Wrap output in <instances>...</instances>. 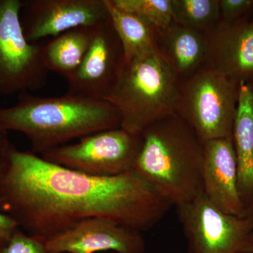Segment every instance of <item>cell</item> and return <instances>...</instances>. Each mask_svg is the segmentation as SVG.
I'll use <instances>...</instances> for the list:
<instances>
[{"instance_id":"1","label":"cell","mask_w":253,"mask_h":253,"mask_svg":"<svg viewBox=\"0 0 253 253\" xmlns=\"http://www.w3.org/2000/svg\"><path fill=\"white\" fill-rule=\"evenodd\" d=\"M171 206L134 171L89 175L14 146L0 171V208L26 234L44 243L91 217L142 232Z\"/></svg>"},{"instance_id":"2","label":"cell","mask_w":253,"mask_h":253,"mask_svg":"<svg viewBox=\"0 0 253 253\" xmlns=\"http://www.w3.org/2000/svg\"><path fill=\"white\" fill-rule=\"evenodd\" d=\"M121 114L107 101L66 94L41 97L18 94L14 106L0 108V126L22 133L35 152L44 154L74 139L121 127Z\"/></svg>"},{"instance_id":"3","label":"cell","mask_w":253,"mask_h":253,"mask_svg":"<svg viewBox=\"0 0 253 253\" xmlns=\"http://www.w3.org/2000/svg\"><path fill=\"white\" fill-rule=\"evenodd\" d=\"M133 171L172 206L204 194V143L177 114L157 121L142 133Z\"/></svg>"},{"instance_id":"4","label":"cell","mask_w":253,"mask_h":253,"mask_svg":"<svg viewBox=\"0 0 253 253\" xmlns=\"http://www.w3.org/2000/svg\"><path fill=\"white\" fill-rule=\"evenodd\" d=\"M179 78L154 51L125 63L106 101L121 114V127L140 134L160 120L176 114Z\"/></svg>"},{"instance_id":"5","label":"cell","mask_w":253,"mask_h":253,"mask_svg":"<svg viewBox=\"0 0 253 253\" xmlns=\"http://www.w3.org/2000/svg\"><path fill=\"white\" fill-rule=\"evenodd\" d=\"M239 84L205 65L179 81L176 113L203 143L232 137Z\"/></svg>"},{"instance_id":"6","label":"cell","mask_w":253,"mask_h":253,"mask_svg":"<svg viewBox=\"0 0 253 253\" xmlns=\"http://www.w3.org/2000/svg\"><path fill=\"white\" fill-rule=\"evenodd\" d=\"M21 0H0V95L41 89L49 71L43 45L26 39L21 22Z\"/></svg>"},{"instance_id":"7","label":"cell","mask_w":253,"mask_h":253,"mask_svg":"<svg viewBox=\"0 0 253 253\" xmlns=\"http://www.w3.org/2000/svg\"><path fill=\"white\" fill-rule=\"evenodd\" d=\"M141 143V134H131L119 127L84 136L77 143L63 145L41 156L89 175L117 176L133 171Z\"/></svg>"},{"instance_id":"8","label":"cell","mask_w":253,"mask_h":253,"mask_svg":"<svg viewBox=\"0 0 253 253\" xmlns=\"http://www.w3.org/2000/svg\"><path fill=\"white\" fill-rule=\"evenodd\" d=\"M189 253H253V221L223 212L202 194L176 206Z\"/></svg>"},{"instance_id":"9","label":"cell","mask_w":253,"mask_h":253,"mask_svg":"<svg viewBox=\"0 0 253 253\" xmlns=\"http://www.w3.org/2000/svg\"><path fill=\"white\" fill-rule=\"evenodd\" d=\"M125 65L122 44L110 18L95 26L89 49L77 72L68 81L66 94L106 101Z\"/></svg>"},{"instance_id":"10","label":"cell","mask_w":253,"mask_h":253,"mask_svg":"<svg viewBox=\"0 0 253 253\" xmlns=\"http://www.w3.org/2000/svg\"><path fill=\"white\" fill-rule=\"evenodd\" d=\"M109 18L106 0H26L21 10L23 33L33 43Z\"/></svg>"},{"instance_id":"11","label":"cell","mask_w":253,"mask_h":253,"mask_svg":"<svg viewBox=\"0 0 253 253\" xmlns=\"http://www.w3.org/2000/svg\"><path fill=\"white\" fill-rule=\"evenodd\" d=\"M44 244L47 253H144L146 251V241L141 231L99 217L79 221Z\"/></svg>"},{"instance_id":"12","label":"cell","mask_w":253,"mask_h":253,"mask_svg":"<svg viewBox=\"0 0 253 253\" xmlns=\"http://www.w3.org/2000/svg\"><path fill=\"white\" fill-rule=\"evenodd\" d=\"M206 65L239 82H253V22L246 17L219 21L206 33Z\"/></svg>"},{"instance_id":"13","label":"cell","mask_w":253,"mask_h":253,"mask_svg":"<svg viewBox=\"0 0 253 253\" xmlns=\"http://www.w3.org/2000/svg\"><path fill=\"white\" fill-rule=\"evenodd\" d=\"M204 194L223 212L245 217L238 185V164L233 137L204 143Z\"/></svg>"},{"instance_id":"14","label":"cell","mask_w":253,"mask_h":253,"mask_svg":"<svg viewBox=\"0 0 253 253\" xmlns=\"http://www.w3.org/2000/svg\"><path fill=\"white\" fill-rule=\"evenodd\" d=\"M156 51L181 81L206 65L207 36L173 20L158 29Z\"/></svg>"},{"instance_id":"15","label":"cell","mask_w":253,"mask_h":253,"mask_svg":"<svg viewBox=\"0 0 253 253\" xmlns=\"http://www.w3.org/2000/svg\"><path fill=\"white\" fill-rule=\"evenodd\" d=\"M232 137L239 194L246 211L253 203V82L240 83Z\"/></svg>"},{"instance_id":"16","label":"cell","mask_w":253,"mask_h":253,"mask_svg":"<svg viewBox=\"0 0 253 253\" xmlns=\"http://www.w3.org/2000/svg\"><path fill=\"white\" fill-rule=\"evenodd\" d=\"M96 26L75 28L43 44V61L48 71H54L69 81L84 60Z\"/></svg>"},{"instance_id":"17","label":"cell","mask_w":253,"mask_h":253,"mask_svg":"<svg viewBox=\"0 0 253 253\" xmlns=\"http://www.w3.org/2000/svg\"><path fill=\"white\" fill-rule=\"evenodd\" d=\"M110 20L122 44L125 63L156 51L157 28L137 15L119 9L106 0Z\"/></svg>"},{"instance_id":"18","label":"cell","mask_w":253,"mask_h":253,"mask_svg":"<svg viewBox=\"0 0 253 253\" xmlns=\"http://www.w3.org/2000/svg\"><path fill=\"white\" fill-rule=\"evenodd\" d=\"M174 21L207 33L220 21L219 0H171Z\"/></svg>"},{"instance_id":"19","label":"cell","mask_w":253,"mask_h":253,"mask_svg":"<svg viewBox=\"0 0 253 253\" xmlns=\"http://www.w3.org/2000/svg\"><path fill=\"white\" fill-rule=\"evenodd\" d=\"M119 9L144 18L158 29H163L172 22L171 0H111Z\"/></svg>"},{"instance_id":"20","label":"cell","mask_w":253,"mask_h":253,"mask_svg":"<svg viewBox=\"0 0 253 253\" xmlns=\"http://www.w3.org/2000/svg\"><path fill=\"white\" fill-rule=\"evenodd\" d=\"M1 253H47L44 241L18 229Z\"/></svg>"},{"instance_id":"21","label":"cell","mask_w":253,"mask_h":253,"mask_svg":"<svg viewBox=\"0 0 253 253\" xmlns=\"http://www.w3.org/2000/svg\"><path fill=\"white\" fill-rule=\"evenodd\" d=\"M220 21L233 22L249 17L253 10V0H219Z\"/></svg>"},{"instance_id":"22","label":"cell","mask_w":253,"mask_h":253,"mask_svg":"<svg viewBox=\"0 0 253 253\" xmlns=\"http://www.w3.org/2000/svg\"><path fill=\"white\" fill-rule=\"evenodd\" d=\"M21 229L17 221L0 208V247L4 249L15 233Z\"/></svg>"},{"instance_id":"23","label":"cell","mask_w":253,"mask_h":253,"mask_svg":"<svg viewBox=\"0 0 253 253\" xmlns=\"http://www.w3.org/2000/svg\"><path fill=\"white\" fill-rule=\"evenodd\" d=\"M12 146L9 140L8 131L0 126V171L6 162Z\"/></svg>"},{"instance_id":"24","label":"cell","mask_w":253,"mask_h":253,"mask_svg":"<svg viewBox=\"0 0 253 253\" xmlns=\"http://www.w3.org/2000/svg\"><path fill=\"white\" fill-rule=\"evenodd\" d=\"M245 216H248V217H251L253 221V203L246 209Z\"/></svg>"},{"instance_id":"25","label":"cell","mask_w":253,"mask_h":253,"mask_svg":"<svg viewBox=\"0 0 253 253\" xmlns=\"http://www.w3.org/2000/svg\"></svg>"},{"instance_id":"26","label":"cell","mask_w":253,"mask_h":253,"mask_svg":"<svg viewBox=\"0 0 253 253\" xmlns=\"http://www.w3.org/2000/svg\"><path fill=\"white\" fill-rule=\"evenodd\" d=\"M1 250H2V249H1V247H0V253H1Z\"/></svg>"},{"instance_id":"27","label":"cell","mask_w":253,"mask_h":253,"mask_svg":"<svg viewBox=\"0 0 253 253\" xmlns=\"http://www.w3.org/2000/svg\"><path fill=\"white\" fill-rule=\"evenodd\" d=\"M251 20H252V21H253V17H252V18H251Z\"/></svg>"}]
</instances>
